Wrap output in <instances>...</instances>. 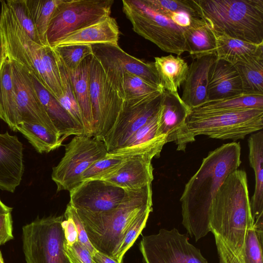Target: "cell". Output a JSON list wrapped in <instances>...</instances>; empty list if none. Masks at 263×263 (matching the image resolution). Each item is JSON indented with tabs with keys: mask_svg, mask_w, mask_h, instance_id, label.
<instances>
[{
	"mask_svg": "<svg viewBox=\"0 0 263 263\" xmlns=\"http://www.w3.org/2000/svg\"><path fill=\"white\" fill-rule=\"evenodd\" d=\"M152 211V206L144 209L138 214L128 227L117 255V259L121 263L125 253L133 246L145 227L149 214Z\"/></svg>",
	"mask_w": 263,
	"mask_h": 263,
	"instance_id": "ab89813d",
	"label": "cell"
},
{
	"mask_svg": "<svg viewBox=\"0 0 263 263\" xmlns=\"http://www.w3.org/2000/svg\"><path fill=\"white\" fill-rule=\"evenodd\" d=\"M6 3L11 13L27 35L35 43L43 45L28 8L26 0H8Z\"/></svg>",
	"mask_w": 263,
	"mask_h": 263,
	"instance_id": "f35d334b",
	"label": "cell"
},
{
	"mask_svg": "<svg viewBox=\"0 0 263 263\" xmlns=\"http://www.w3.org/2000/svg\"><path fill=\"white\" fill-rule=\"evenodd\" d=\"M163 91L136 104L124 103L115 124L103 141L108 153L122 148L136 131L159 111Z\"/></svg>",
	"mask_w": 263,
	"mask_h": 263,
	"instance_id": "4fadbf2b",
	"label": "cell"
},
{
	"mask_svg": "<svg viewBox=\"0 0 263 263\" xmlns=\"http://www.w3.org/2000/svg\"><path fill=\"white\" fill-rule=\"evenodd\" d=\"M95 263H121L118 259L110 257L97 251L92 255Z\"/></svg>",
	"mask_w": 263,
	"mask_h": 263,
	"instance_id": "7dc6e473",
	"label": "cell"
},
{
	"mask_svg": "<svg viewBox=\"0 0 263 263\" xmlns=\"http://www.w3.org/2000/svg\"><path fill=\"white\" fill-rule=\"evenodd\" d=\"M0 263H4L1 252L0 251Z\"/></svg>",
	"mask_w": 263,
	"mask_h": 263,
	"instance_id": "f907efd6",
	"label": "cell"
},
{
	"mask_svg": "<svg viewBox=\"0 0 263 263\" xmlns=\"http://www.w3.org/2000/svg\"><path fill=\"white\" fill-rule=\"evenodd\" d=\"M153 206L152 184L136 190H125L123 200L116 208L103 212L76 211L95 249L117 259L125 233L142 211Z\"/></svg>",
	"mask_w": 263,
	"mask_h": 263,
	"instance_id": "3957f363",
	"label": "cell"
},
{
	"mask_svg": "<svg viewBox=\"0 0 263 263\" xmlns=\"http://www.w3.org/2000/svg\"><path fill=\"white\" fill-rule=\"evenodd\" d=\"M253 108L263 109V95L242 93L232 98L209 101L200 107L192 110V111L216 113Z\"/></svg>",
	"mask_w": 263,
	"mask_h": 263,
	"instance_id": "4dcf8cb0",
	"label": "cell"
},
{
	"mask_svg": "<svg viewBox=\"0 0 263 263\" xmlns=\"http://www.w3.org/2000/svg\"><path fill=\"white\" fill-rule=\"evenodd\" d=\"M65 212L71 217L76 224L78 232V241L93 255L97 250L89 240L84 225L77 213L76 209L70 203H68Z\"/></svg>",
	"mask_w": 263,
	"mask_h": 263,
	"instance_id": "7bdbcfd3",
	"label": "cell"
},
{
	"mask_svg": "<svg viewBox=\"0 0 263 263\" xmlns=\"http://www.w3.org/2000/svg\"><path fill=\"white\" fill-rule=\"evenodd\" d=\"M219 263H245L243 256L236 255L219 237L214 234Z\"/></svg>",
	"mask_w": 263,
	"mask_h": 263,
	"instance_id": "ee69618b",
	"label": "cell"
},
{
	"mask_svg": "<svg viewBox=\"0 0 263 263\" xmlns=\"http://www.w3.org/2000/svg\"><path fill=\"white\" fill-rule=\"evenodd\" d=\"M105 71L126 104L139 103L164 90L147 83L138 76L127 72Z\"/></svg>",
	"mask_w": 263,
	"mask_h": 263,
	"instance_id": "cb8c5ba5",
	"label": "cell"
},
{
	"mask_svg": "<svg viewBox=\"0 0 263 263\" xmlns=\"http://www.w3.org/2000/svg\"><path fill=\"white\" fill-rule=\"evenodd\" d=\"M122 10L133 30L162 50L180 55L187 51L184 29L156 12L143 0H123Z\"/></svg>",
	"mask_w": 263,
	"mask_h": 263,
	"instance_id": "52a82bcc",
	"label": "cell"
},
{
	"mask_svg": "<svg viewBox=\"0 0 263 263\" xmlns=\"http://www.w3.org/2000/svg\"><path fill=\"white\" fill-rule=\"evenodd\" d=\"M190 133L195 137L236 141L263 128V109L253 108L216 113L191 111L186 120Z\"/></svg>",
	"mask_w": 263,
	"mask_h": 263,
	"instance_id": "8992f818",
	"label": "cell"
},
{
	"mask_svg": "<svg viewBox=\"0 0 263 263\" xmlns=\"http://www.w3.org/2000/svg\"><path fill=\"white\" fill-rule=\"evenodd\" d=\"M12 208L5 204L0 199V215L11 213Z\"/></svg>",
	"mask_w": 263,
	"mask_h": 263,
	"instance_id": "681fc988",
	"label": "cell"
},
{
	"mask_svg": "<svg viewBox=\"0 0 263 263\" xmlns=\"http://www.w3.org/2000/svg\"><path fill=\"white\" fill-rule=\"evenodd\" d=\"M39 153H49L62 145L61 135L38 124L22 123L15 127Z\"/></svg>",
	"mask_w": 263,
	"mask_h": 263,
	"instance_id": "f546056e",
	"label": "cell"
},
{
	"mask_svg": "<svg viewBox=\"0 0 263 263\" xmlns=\"http://www.w3.org/2000/svg\"><path fill=\"white\" fill-rule=\"evenodd\" d=\"M202 19L216 33L263 44V0H196Z\"/></svg>",
	"mask_w": 263,
	"mask_h": 263,
	"instance_id": "5b68a950",
	"label": "cell"
},
{
	"mask_svg": "<svg viewBox=\"0 0 263 263\" xmlns=\"http://www.w3.org/2000/svg\"><path fill=\"white\" fill-rule=\"evenodd\" d=\"M218 59L235 65L263 54V44H256L213 32Z\"/></svg>",
	"mask_w": 263,
	"mask_h": 263,
	"instance_id": "4316f807",
	"label": "cell"
},
{
	"mask_svg": "<svg viewBox=\"0 0 263 263\" xmlns=\"http://www.w3.org/2000/svg\"><path fill=\"white\" fill-rule=\"evenodd\" d=\"M216 58V54L208 55L193 60L189 66L181 99L191 110L208 101L209 73Z\"/></svg>",
	"mask_w": 263,
	"mask_h": 263,
	"instance_id": "ffe728a7",
	"label": "cell"
},
{
	"mask_svg": "<svg viewBox=\"0 0 263 263\" xmlns=\"http://www.w3.org/2000/svg\"><path fill=\"white\" fill-rule=\"evenodd\" d=\"M64 247L65 252L71 263H95L92 254L78 241L70 246L65 239Z\"/></svg>",
	"mask_w": 263,
	"mask_h": 263,
	"instance_id": "b9f144b4",
	"label": "cell"
},
{
	"mask_svg": "<svg viewBox=\"0 0 263 263\" xmlns=\"http://www.w3.org/2000/svg\"><path fill=\"white\" fill-rule=\"evenodd\" d=\"M129 157L112 156L107 153L105 158L95 162L83 173L81 182L104 179L116 171Z\"/></svg>",
	"mask_w": 263,
	"mask_h": 263,
	"instance_id": "8d00e7d4",
	"label": "cell"
},
{
	"mask_svg": "<svg viewBox=\"0 0 263 263\" xmlns=\"http://www.w3.org/2000/svg\"><path fill=\"white\" fill-rule=\"evenodd\" d=\"M9 60L19 124L26 122L40 124L60 134L40 101L26 70L15 61Z\"/></svg>",
	"mask_w": 263,
	"mask_h": 263,
	"instance_id": "9a60e30c",
	"label": "cell"
},
{
	"mask_svg": "<svg viewBox=\"0 0 263 263\" xmlns=\"http://www.w3.org/2000/svg\"><path fill=\"white\" fill-rule=\"evenodd\" d=\"M244 94L263 95V54L234 65Z\"/></svg>",
	"mask_w": 263,
	"mask_h": 263,
	"instance_id": "1f68e13d",
	"label": "cell"
},
{
	"mask_svg": "<svg viewBox=\"0 0 263 263\" xmlns=\"http://www.w3.org/2000/svg\"><path fill=\"white\" fill-rule=\"evenodd\" d=\"M63 216L39 218L22 228L26 263H71L64 247Z\"/></svg>",
	"mask_w": 263,
	"mask_h": 263,
	"instance_id": "ba28073f",
	"label": "cell"
},
{
	"mask_svg": "<svg viewBox=\"0 0 263 263\" xmlns=\"http://www.w3.org/2000/svg\"><path fill=\"white\" fill-rule=\"evenodd\" d=\"M262 242L254 227L249 229L246 234L243 252L245 263H263Z\"/></svg>",
	"mask_w": 263,
	"mask_h": 263,
	"instance_id": "60d3db41",
	"label": "cell"
},
{
	"mask_svg": "<svg viewBox=\"0 0 263 263\" xmlns=\"http://www.w3.org/2000/svg\"><path fill=\"white\" fill-rule=\"evenodd\" d=\"M242 93L240 78L234 65L216 58L209 73L208 101L232 98Z\"/></svg>",
	"mask_w": 263,
	"mask_h": 263,
	"instance_id": "7402d4cb",
	"label": "cell"
},
{
	"mask_svg": "<svg viewBox=\"0 0 263 263\" xmlns=\"http://www.w3.org/2000/svg\"><path fill=\"white\" fill-rule=\"evenodd\" d=\"M89 79L93 120L92 137L103 141L115 124L124 100L92 54L90 57Z\"/></svg>",
	"mask_w": 263,
	"mask_h": 263,
	"instance_id": "9c48e42d",
	"label": "cell"
},
{
	"mask_svg": "<svg viewBox=\"0 0 263 263\" xmlns=\"http://www.w3.org/2000/svg\"><path fill=\"white\" fill-rule=\"evenodd\" d=\"M210 231L237 255L242 256L248 230L253 227L246 172L236 170L226 179L211 207Z\"/></svg>",
	"mask_w": 263,
	"mask_h": 263,
	"instance_id": "7a4b0ae2",
	"label": "cell"
},
{
	"mask_svg": "<svg viewBox=\"0 0 263 263\" xmlns=\"http://www.w3.org/2000/svg\"><path fill=\"white\" fill-rule=\"evenodd\" d=\"M140 250L144 263H208L187 236L175 228L143 236Z\"/></svg>",
	"mask_w": 263,
	"mask_h": 263,
	"instance_id": "7c38bea8",
	"label": "cell"
},
{
	"mask_svg": "<svg viewBox=\"0 0 263 263\" xmlns=\"http://www.w3.org/2000/svg\"><path fill=\"white\" fill-rule=\"evenodd\" d=\"M90 57V55L86 58L76 69L67 71L84 118V135L92 137L93 120L89 79Z\"/></svg>",
	"mask_w": 263,
	"mask_h": 263,
	"instance_id": "d4e9b609",
	"label": "cell"
},
{
	"mask_svg": "<svg viewBox=\"0 0 263 263\" xmlns=\"http://www.w3.org/2000/svg\"><path fill=\"white\" fill-rule=\"evenodd\" d=\"M240 156L239 142L222 144L203 159L199 169L185 184L180 199L182 224L196 241L210 231L213 199L227 177L239 167Z\"/></svg>",
	"mask_w": 263,
	"mask_h": 263,
	"instance_id": "6da1fadb",
	"label": "cell"
},
{
	"mask_svg": "<svg viewBox=\"0 0 263 263\" xmlns=\"http://www.w3.org/2000/svg\"><path fill=\"white\" fill-rule=\"evenodd\" d=\"M65 154L52 168L51 179L57 192L70 191L81 182L83 173L108 153L103 141L84 135L75 136L65 145Z\"/></svg>",
	"mask_w": 263,
	"mask_h": 263,
	"instance_id": "30bf717a",
	"label": "cell"
},
{
	"mask_svg": "<svg viewBox=\"0 0 263 263\" xmlns=\"http://www.w3.org/2000/svg\"><path fill=\"white\" fill-rule=\"evenodd\" d=\"M1 25L7 58L35 76L57 99L62 94L57 58L49 46L32 41L11 13L6 1H1Z\"/></svg>",
	"mask_w": 263,
	"mask_h": 263,
	"instance_id": "277c9868",
	"label": "cell"
},
{
	"mask_svg": "<svg viewBox=\"0 0 263 263\" xmlns=\"http://www.w3.org/2000/svg\"><path fill=\"white\" fill-rule=\"evenodd\" d=\"M112 0H62L49 22L50 47L65 35L110 16Z\"/></svg>",
	"mask_w": 263,
	"mask_h": 263,
	"instance_id": "8fae6325",
	"label": "cell"
},
{
	"mask_svg": "<svg viewBox=\"0 0 263 263\" xmlns=\"http://www.w3.org/2000/svg\"><path fill=\"white\" fill-rule=\"evenodd\" d=\"M120 34L117 21L109 16L65 35L51 48L68 45H118Z\"/></svg>",
	"mask_w": 263,
	"mask_h": 263,
	"instance_id": "ac0fdd59",
	"label": "cell"
},
{
	"mask_svg": "<svg viewBox=\"0 0 263 263\" xmlns=\"http://www.w3.org/2000/svg\"><path fill=\"white\" fill-rule=\"evenodd\" d=\"M143 1L151 9L167 18L171 13L180 11L189 13L193 18H202L200 10L195 0Z\"/></svg>",
	"mask_w": 263,
	"mask_h": 263,
	"instance_id": "e575fe53",
	"label": "cell"
},
{
	"mask_svg": "<svg viewBox=\"0 0 263 263\" xmlns=\"http://www.w3.org/2000/svg\"><path fill=\"white\" fill-rule=\"evenodd\" d=\"M154 62L163 88L174 95H179L178 89L185 81L188 71L187 63L179 55L172 54L155 57Z\"/></svg>",
	"mask_w": 263,
	"mask_h": 263,
	"instance_id": "83f0119b",
	"label": "cell"
},
{
	"mask_svg": "<svg viewBox=\"0 0 263 263\" xmlns=\"http://www.w3.org/2000/svg\"><path fill=\"white\" fill-rule=\"evenodd\" d=\"M27 72L40 101L62 140L64 141L71 135H84V129L74 121L56 98L43 86L35 76Z\"/></svg>",
	"mask_w": 263,
	"mask_h": 263,
	"instance_id": "603a6c76",
	"label": "cell"
},
{
	"mask_svg": "<svg viewBox=\"0 0 263 263\" xmlns=\"http://www.w3.org/2000/svg\"><path fill=\"white\" fill-rule=\"evenodd\" d=\"M91 47L92 54L105 70L127 72L139 77L157 87L163 89L154 62H146L133 57L125 52L118 45L97 44L91 45Z\"/></svg>",
	"mask_w": 263,
	"mask_h": 263,
	"instance_id": "e0dca14e",
	"label": "cell"
},
{
	"mask_svg": "<svg viewBox=\"0 0 263 263\" xmlns=\"http://www.w3.org/2000/svg\"><path fill=\"white\" fill-rule=\"evenodd\" d=\"M7 58L3 33L0 23V70Z\"/></svg>",
	"mask_w": 263,
	"mask_h": 263,
	"instance_id": "c3c4849f",
	"label": "cell"
},
{
	"mask_svg": "<svg viewBox=\"0 0 263 263\" xmlns=\"http://www.w3.org/2000/svg\"><path fill=\"white\" fill-rule=\"evenodd\" d=\"M64 216L65 220L62 222V227L66 241L69 245L71 246L78 241L77 229L71 217L65 212Z\"/></svg>",
	"mask_w": 263,
	"mask_h": 263,
	"instance_id": "bcb514c9",
	"label": "cell"
},
{
	"mask_svg": "<svg viewBox=\"0 0 263 263\" xmlns=\"http://www.w3.org/2000/svg\"><path fill=\"white\" fill-rule=\"evenodd\" d=\"M55 54L62 90V95L57 100L74 121L80 125L84 130V118L77 100L68 72L55 53Z\"/></svg>",
	"mask_w": 263,
	"mask_h": 263,
	"instance_id": "836d02e7",
	"label": "cell"
},
{
	"mask_svg": "<svg viewBox=\"0 0 263 263\" xmlns=\"http://www.w3.org/2000/svg\"><path fill=\"white\" fill-rule=\"evenodd\" d=\"M62 0H26V4L34 22L42 44L49 46L47 31L55 10Z\"/></svg>",
	"mask_w": 263,
	"mask_h": 263,
	"instance_id": "d6a6232c",
	"label": "cell"
},
{
	"mask_svg": "<svg viewBox=\"0 0 263 263\" xmlns=\"http://www.w3.org/2000/svg\"><path fill=\"white\" fill-rule=\"evenodd\" d=\"M159 116V110L136 131L122 148L130 147L156 142H163L166 144L167 143L166 137L163 135H159L158 133Z\"/></svg>",
	"mask_w": 263,
	"mask_h": 263,
	"instance_id": "d590c367",
	"label": "cell"
},
{
	"mask_svg": "<svg viewBox=\"0 0 263 263\" xmlns=\"http://www.w3.org/2000/svg\"><path fill=\"white\" fill-rule=\"evenodd\" d=\"M191 111L179 95L164 90L159 109L158 133L166 137L167 143L174 142L178 151L185 152L187 144L195 140L186 125Z\"/></svg>",
	"mask_w": 263,
	"mask_h": 263,
	"instance_id": "5bb4252c",
	"label": "cell"
},
{
	"mask_svg": "<svg viewBox=\"0 0 263 263\" xmlns=\"http://www.w3.org/2000/svg\"><path fill=\"white\" fill-rule=\"evenodd\" d=\"M69 193V203L76 209L100 213L118 206L125 190L103 180L93 179L80 182Z\"/></svg>",
	"mask_w": 263,
	"mask_h": 263,
	"instance_id": "2e32d148",
	"label": "cell"
},
{
	"mask_svg": "<svg viewBox=\"0 0 263 263\" xmlns=\"http://www.w3.org/2000/svg\"><path fill=\"white\" fill-rule=\"evenodd\" d=\"M249 160L255 176V190L250 200L253 227L259 238L263 234V132L251 134L248 140Z\"/></svg>",
	"mask_w": 263,
	"mask_h": 263,
	"instance_id": "44dd1931",
	"label": "cell"
},
{
	"mask_svg": "<svg viewBox=\"0 0 263 263\" xmlns=\"http://www.w3.org/2000/svg\"><path fill=\"white\" fill-rule=\"evenodd\" d=\"M0 119L14 132L20 123L11 63L8 58L0 70Z\"/></svg>",
	"mask_w": 263,
	"mask_h": 263,
	"instance_id": "f1b7e54d",
	"label": "cell"
},
{
	"mask_svg": "<svg viewBox=\"0 0 263 263\" xmlns=\"http://www.w3.org/2000/svg\"><path fill=\"white\" fill-rule=\"evenodd\" d=\"M153 158L148 155L130 157L116 171L101 180L124 190L142 188L154 179Z\"/></svg>",
	"mask_w": 263,
	"mask_h": 263,
	"instance_id": "d6986e66",
	"label": "cell"
},
{
	"mask_svg": "<svg viewBox=\"0 0 263 263\" xmlns=\"http://www.w3.org/2000/svg\"><path fill=\"white\" fill-rule=\"evenodd\" d=\"M187 52L194 60L216 54V40L213 31L202 18H194L184 29Z\"/></svg>",
	"mask_w": 263,
	"mask_h": 263,
	"instance_id": "484cf974",
	"label": "cell"
},
{
	"mask_svg": "<svg viewBox=\"0 0 263 263\" xmlns=\"http://www.w3.org/2000/svg\"><path fill=\"white\" fill-rule=\"evenodd\" d=\"M67 71L76 69L92 54L90 45H68L52 48Z\"/></svg>",
	"mask_w": 263,
	"mask_h": 263,
	"instance_id": "74e56055",
	"label": "cell"
},
{
	"mask_svg": "<svg viewBox=\"0 0 263 263\" xmlns=\"http://www.w3.org/2000/svg\"><path fill=\"white\" fill-rule=\"evenodd\" d=\"M11 213L0 215V246L13 239Z\"/></svg>",
	"mask_w": 263,
	"mask_h": 263,
	"instance_id": "f6af8a7d",
	"label": "cell"
}]
</instances>
